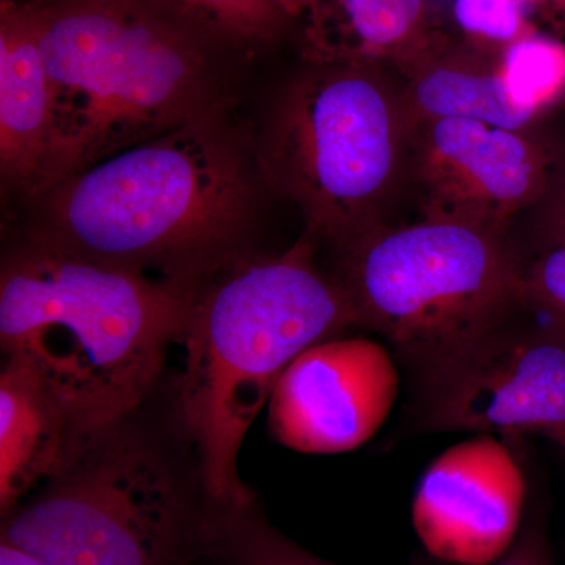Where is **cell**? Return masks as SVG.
<instances>
[{
	"label": "cell",
	"instance_id": "1",
	"mask_svg": "<svg viewBox=\"0 0 565 565\" xmlns=\"http://www.w3.org/2000/svg\"><path fill=\"white\" fill-rule=\"evenodd\" d=\"M266 191L255 136L222 111L52 185L28 239L195 286L247 258Z\"/></svg>",
	"mask_w": 565,
	"mask_h": 565
},
{
	"label": "cell",
	"instance_id": "2",
	"mask_svg": "<svg viewBox=\"0 0 565 565\" xmlns=\"http://www.w3.org/2000/svg\"><path fill=\"white\" fill-rule=\"evenodd\" d=\"M28 2L52 106L33 199L134 145L234 110L244 58L147 0Z\"/></svg>",
	"mask_w": 565,
	"mask_h": 565
},
{
	"label": "cell",
	"instance_id": "3",
	"mask_svg": "<svg viewBox=\"0 0 565 565\" xmlns=\"http://www.w3.org/2000/svg\"><path fill=\"white\" fill-rule=\"evenodd\" d=\"M195 288L28 239L3 259L0 343L40 374L77 433H98L150 392Z\"/></svg>",
	"mask_w": 565,
	"mask_h": 565
},
{
	"label": "cell",
	"instance_id": "4",
	"mask_svg": "<svg viewBox=\"0 0 565 565\" xmlns=\"http://www.w3.org/2000/svg\"><path fill=\"white\" fill-rule=\"evenodd\" d=\"M315 237L274 258H247L196 285L181 333L182 419L199 449L212 508H244L241 445L278 379L311 345L359 326L338 278L315 266Z\"/></svg>",
	"mask_w": 565,
	"mask_h": 565
},
{
	"label": "cell",
	"instance_id": "5",
	"mask_svg": "<svg viewBox=\"0 0 565 565\" xmlns=\"http://www.w3.org/2000/svg\"><path fill=\"white\" fill-rule=\"evenodd\" d=\"M359 326L384 334L419 375L526 307L523 267L503 230L429 218L340 248Z\"/></svg>",
	"mask_w": 565,
	"mask_h": 565
},
{
	"label": "cell",
	"instance_id": "6",
	"mask_svg": "<svg viewBox=\"0 0 565 565\" xmlns=\"http://www.w3.org/2000/svg\"><path fill=\"white\" fill-rule=\"evenodd\" d=\"M121 424L82 435L28 503L3 515L2 542L51 565H189L203 556L210 504Z\"/></svg>",
	"mask_w": 565,
	"mask_h": 565
},
{
	"label": "cell",
	"instance_id": "7",
	"mask_svg": "<svg viewBox=\"0 0 565 565\" xmlns=\"http://www.w3.org/2000/svg\"><path fill=\"white\" fill-rule=\"evenodd\" d=\"M397 109L360 65L318 63L278 93L256 140L270 191L338 250L382 226L401 162Z\"/></svg>",
	"mask_w": 565,
	"mask_h": 565
},
{
	"label": "cell",
	"instance_id": "8",
	"mask_svg": "<svg viewBox=\"0 0 565 565\" xmlns=\"http://www.w3.org/2000/svg\"><path fill=\"white\" fill-rule=\"evenodd\" d=\"M522 311L416 375L415 427L541 434L565 449V333Z\"/></svg>",
	"mask_w": 565,
	"mask_h": 565
},
{
	"label": "cell",
	"instance_id": "9",
	"mask_svg": "<svg viewBox=\"0 0 565 565\" xmlns=\"http://www.w3.org/2000/svg\"><path fill=\"white\" fill-rule=\"evenodd\" d=\"M397 388L399 375L384 345L330 338L300 353L278 379L270 430L294 451H352L381 429Z\"/></svg>",
	"mask_w": 565,
	"mask_h": 565
},
{
	"label": "cell",
	"instance_id": "10",
	"mask_svg": "<svg viewBox=\"0 0 565 565\" xmlns=\"http://www.w3.org/2000/svg\"><path fill=\"white\" fill-rule=\"evenodd\" d=\"M525 481L508 449L476 438L446 451L416 492L414 523L434 556L490 565L519 535Z\"/></svg>",
	"mask_w": 565,
	"mask_h": 565
},
{
	"label": "cell",
	"instance_id": "11",
	"mask_svg": "<svg viewBox=\"0 0 565 565\" xmlns=\"http://www.w3.org/2000/svg\"><path fill=\"white\" fill-rule=\"evenodd\" d=\"M418 174L429 218L503 230L530 195L535 167L519 131L467 118H430Z\"/></svg>",
	"mask_w": 565,
	"mask_h": 565
},
{
	"label": "cell",
	"instance_id": "12",
	"mask_svg": "<svg viewBox=\"0 0 565 565\" xmlns=\"http://www.w3.org/2000/svg\"><path fill=\"white\" fill-rule=\"evenodd\" d=\"M51 109L35 10L28 0H0V174L3 191L29 202L46 163Z\"/></svg>",
	"mask_w": 565,
	"mask_h": 565
},
{
	"label": "cell",
	"instance_id": "13",
	"mask_svg": "<svg viewBox=\"0 0 565 565\" xmlns=\"http://www.w3.org/2000/svg\"><path fill=\"white\" fill-rule=\"evenodd\" d=\"M81 437L63 405L31 364L7 356L0 375L2 515L46 481Z\"/></svg>",
	"mask_w": 565,
	"mask_h": 565
},
{
	"label": "cell",
	"instance_id": "14",
	"mask_svg": "<svg viewBox=\"0 0 565 565\" xmlns=\"http://www.w3.org/2000/svg\"><path fill=\"white\" fill-rule=\"evenodd\" d=\"M422 14L423 0H337L334 10H315L316 61L355 65L356 55L407 39Z\"/></svg>",
	"mask_w": 565,
	"mask_h": 565
},
{
	"label": "cell",
	"instance_id": "15",
	"mask_svg": "<svg viewBox=\"0 0 565 565\" xmlns=\"http://www.w3.org/2000/svg\"><path fill=\"white\" fill-rule=\"evenodd\" d=\"M416 107L430 118H467L520 131L534 114L512 99L503 74L437 68L416 82Z\"/></svg>",
	"mask_w": 565,
	"mask_h": 565
},
{
	"label": "cell",
	"instance_id": "16",
	"mask_svg": "<svg viewBox=\"0 0 565 565\" xmlns=\"http://www.w3.org/2000/svg\"><path fill=\"white\" fill-rule=\"evenodd\" d=\"M244 61L282 33L288 14L277 0H147Z\"/></svg>",
	"mask_w": 565,
	"mask_h": 565
},
{
	"label": "cell",
	"instance_id": "17",
	"mask_svg": "<svg viewBox=\"0 0 565 565\" xmlns=\"http://www.w3.org/2000/svg\"><path fill=\"white\" fill-rule=\"evenodd\" d=\"M203 556L214 557L218 565H337L275 530L253 503L211 508Z\"/></svg>",
	"mask_w": 565,
	"mask_h": 565
},
{
	"label": "cell",
	"instance_id": "18",
	"mask_svg": "<svg viewBox=\"0 0 565 565\" xmlns=\"http://www.w3.org/2000/svg\"><path fill=\"white\" fill-rule=\"evenodd\" d=\"M501 74L512 99L523 109L535 114L563 87L565 52L545 40L516 41L505 54Z\"/></svg>",
	"mask_w": 565,
	"mask_h": 565
},
{
	"label": "cell",
	"instance_id": "19",
	"mask_svg": "<svg viewBox=\"0 0 565 565\" xmlns=\"http://www.w3.org/2000/svg\"><path fill=\"white\" fill-rule=\"evenodd\" d=\"M523 296L526 305H537L548 316V323L565 333V247L523 267Z\"/></svg>",
	"mask_w": 565,
	"mask_h": 565
},
{
	"label": "cell",
	"instance_id": "20",
	"mask_svg": "<svg viewBox=\"0 0 565 565\" xmlns=\"http://www.w3.org/2000/svg\"><path fill=\"white\" fill-rule=\"evenodd\" d=\"M455 14L460 28L486 39L508 41L520 31L516 0H456Z\"/></svg>",
	"mask_w": 565,
	"mask_h": 565
},
{
	"label": "cell",
	"instance_id": "21",
	"mask_svg": "<svg viewBox=\"0 0 565 565\" xmlns=\"http://www.w3.org/2000/svg\"><path fill=\"white\" fill-rule=\"evenodd\" d=\"M490 565H553L542 520L533 514L514 544Z\"/></svg>",
	"mask_w": 565,
	"mask_h": 565
},
{
	"label": "cell",
	"instance_id": "22",
	"mask_svg": "<svg viewBox=\"0 0 565 565\" xmlns=\"http://www.w3.org/2000/svg\"><path fill=\"white\" fill-rule=\"evenodd\" d=\"M0 565H51L20 548L0 542Z\"/></svg>",
	"mask_w": 565,
	"mask_h": 565
},
{
	"label": "cell",
	"instance_id": "23",
	"mask_svg": "<svg viewBox=\"0 0 565 565\" xmlns=\"http://www.w3.org/2000/svg\"><path fill=\"white\" fill-rule=\"evenodd\" d=\"M277 2L280 3V7L286 11V14L291 17V14L299 13V11L305 9V7L313 6L316 0H277Z\"/></svg>",
	"mask_w": 565,
	"mask_h": 565
},
{
	"label": "cell",
	"instance_id": "24",
	"mask_svg": "<svg viewBox=\"0 0 565 565\" xmlns=\"http://www.w3.org/2000/svg\"><path fill=\"white\" fill-rule=\"evenodd\" d=\"M32 2H43V0H32Z\"/></svg>",
	"mask_w": 565,
	"mask_h": 565
},
{
	"label": "cell",
	"instance_id": "25",
	"mask_svg": "<svg viewBox=\"0 0 565 565\" xmlns=\"http://www.w3.org/2000/svg\"><path fill=\"white\" fill-rule=\"evenodd\" d=\"M561 247H565V245H561Z\"/></svg>",
	"mask_w": 565,
	"mask_h": 565
}]
</instances>
